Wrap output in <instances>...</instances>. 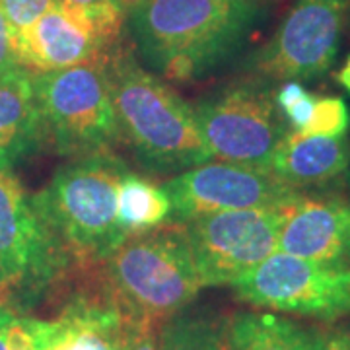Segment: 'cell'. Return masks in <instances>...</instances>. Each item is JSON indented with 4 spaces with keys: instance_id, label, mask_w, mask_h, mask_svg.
I'll return each instance as SVG.
<instances>
[{
    "instance_id": "obj_1",
    "label": "cell",
    "mask_w": 350,
    "mask_h": 350,
    "mask_svg": "<svg viewBox=\"0 0 350 350\" xmlns=\"http://www.w3.org/2000/svg\"><path fill=\"white\" fill-rule=\"evenodd\" d=\"M262 18L259 0H137L126 10L142 63L172 82L199 80L220 68Z\"/></svg>"
},
{
    "instance_id": "obj_2",
    "label": "cell",
    "mask_w": 350,
    "mask_h": 350,
    "mask_svg": "<svg viewBox=\"0 0 350 350\" xmlns=\"http://www.w3.org/2000/svg\"><path fill=\"white\" fill-rule=\"evenodd\" d=\"M119 142L156 174L185 172L213 160L195 109L146 70L126 45L119 43L105 57Z\"/></svg>"
},
{
    "instance_id": "obj_3",
    "label": "cell",
    "mask_w": 350,
    "mask_h": 350,
    "mask_svg": "<svg viewBox=\"0 0 350 350\" xmlns=\"http://www.w3.org/2000/svg\"><path fill=\"white\" fill-rule=\"evenodd\" d=\"M126 165L111 152L78 158L57 170L33 195V206L70 269H98L129 236L117 214Z\"/></svg>"
},
{
    "instance_id": "obj_4",
    "label": "cell",
    "mask_w": 350,
    "mask_h": 350,
    "mask_svg": "<svg viewBox=\"0 0 350 350\" xmlns=\"http://www.w3.org/2000/svg\"><path fill=\"white\" fill-rule=\"evenodd\" d=\"M101 290L126 319L162 325L204 288L183 224L129 236L101 265Z\"/></svg>"
},
{
    "instance_id": "obj_5",
    "label": "cell",
    "mask_w": 350,
    "mask_h": 350,
    "mask_svg": "<svg viewBox=\"0 0 350 350\" xmlns=\"http://www.w3.org/2000/svg\"><path fill=\"white\" fill-rule=\"evenodd\" d=\"M45 144L66 158L111 152L119 142L105 57L33 75Z\"/></svg>"
},
{
    "instance_id": "obj_6",
    "label": "cell",
    "mask_w": 350,
    "mask_h": 350,
    "mask_svg": "<svg viewBox=\"0 0 350 350\" xmlns=\"http://www.w3.org/2000/svg\"><path fill=\"white\" fill-rule=\"evenodd\" d=\"M193 109L213 160L271 172L276 146L290 125L267 80L234 82Z\"/></svg>"
},
{
    "instance_id": "obj_7",
    "label": "cell",
    "mask_w": 350,
    "mask_h": 350,
    "mask_svg": "<svg viewBox=\"0 0 350 350\" xmlns=\"http://www.w3.org/2000/svg\"><path fill=\"white\" fill-rule=\"evenodd\" d=\"M234 292L253 308L337 323L350 315V265L319 262L275 251L247 275Z\"/></svg>"
},
{
    "instance_id": "obj_8",
    "label": "cell",
    "mask_w": 350,
    "mask_h": 350,
    "mask_svg": "<svg viewBox=\"0 0 350 350\" xmlns=\"http://www.w3.org/2000/svg\"><path fill=\"white\" fill-rule=\"evenodd\" d=\"M292 200L276 206L208 214L181 222L204 288L232 286L278 251L280 230Z\"/></svg>"
},
{
    "instance_id": "obj_9",
    "label": "cell",
    "mask_w": 350,
    "mask_h": 350,
    "mask_svg": "<svg viewBox=\"0 0 350 350\" xmlns=\"http://www.w3.org/2000/svg\"><path fill=\"white\" fill-rule=\"evenodd\" d=\"M350 0H298L273 38L245 63L261 80H317L333 66Z\"/></svg>"
},
{
    "instance_id": "obj_10",
    "label": "cell",
    "mask_w": 350,
    "mask_h": 350,
    "mask_svg": "<svg viewBox=\"0 0 350 350\" xmlns=\"http://www.w3.org/2000/svg\"><path fill=\"white\" fill-rule=\"evenodd\" d=\"M68 269L64 253L14 170L0 167V290L10 298L36 294Z\"/></svg>"
},
{
    "instance_id": "obj_11",
    "label": "cell",
    "mask_w": 350,
    "mask_h": 350,
    "mask_svg": "<svg viewBox=\"0 0 350 350\" xmlns=\"http://www.w3.org/2000/svg\"><path fill=\"white\" fill-rule=\"evenodd\" d=\"M162 189L179 222L208 214L276 206L301 195L273 172L220 160L185 170L163 183Z\"/></svg>"
},
{
    "instance_id": "obj_12",
    "label": "cell",
    "mask_w": 350,
    "mask_h": 350,
    "mask_svg": "<svg viewBox=\"0 0 350 350\" xmlns=\"http://www.w3.org/2000/svg\"><path fill=\"white\" fill-rule=\"evenodd\" d=\"M126 18H105L55 4L33 24L12 31L22 68L41 75L107 57L123 38Z\"/></svg>"
},
{
    "instance_id": "obj_13",
    "label": "cell",
    "mask_w": 350,
    "mask_h": 350,
    "mask_svg": "<svg viewBox=\"0 0 350 350\" xmlns=\"http://www.w3.org/2000/svg\"><path fill=\"white\" fill-rule=\"evenodd\" d=\"M278 251L312 261L350 265L349 202L333 197H296L288 204Z\"/></svg>"
},
{
    "instance_id": "obj_14",
    "label": "cell",
    "mask_w": 350,
    "mask_h": 350,
    "mask_svg": "<svg viewBox=\"0 0 350 350\" xmlns=\"http://www.w3.org/2000/svg\"><path fill=\"white\" fill-rule=\"evenodd\" d=\"M45 144L33 72L22 66L0 75V167L14 163Z\"/></svg>"
},
{
    "instance_id": "obj_15",
    "label": "cell",
    "mask_w": 350,
    "mask_h": 350,
    "mask_svg": "<svg viewBox=\"0 0 350 350\" xmlns=\"http://www.w3.org/2000/svg\"><path fill=\"white\" fill-rule=\"evenodd\" d=\"M350 163L347 137H319L288 131L276 146L271 172L298 189L323 185L345 174Z\"/></svg>"
},
{
    "instance_id": "obj_16",
    "label": "cell",
    "mask_w": 350,
    "mask_h": 350,
    "mask_svg": "<svg viewBox=\"0 0 350 350\" xmlns=\"http://www.w3.org/2000/svg\"><path fill=\"white\" fill-rule=\"evenodd\" d=\"M232 350H313V331L273 312L230 315Z\"/></svg>"
},
{
    "instance_id": "obj_17",
    "label": "cell",
    "mask_w": 350,
    "mask_h": 350,
    "mask_svg": "<svg viewBox=\"0 0 350 350\" xmlns=\"http://www.w3.org/2000/svg\"><path fill=\"white\" fill-rule=\"evenodd\" d=\"M117 214L126 236H137L167 224L174 211L160 185L126 170L119 181Z\"/></svg>"
},
{
    "instance_id": "obj_18",
    "label": "cell",
    "mask_w": 350,
    "mask_h": 350,
    "mask_svg": "<svg viewBox=\"0 0 350 350\" xmlns=\"http://www.w3.org/2000/svg\"><path fill=\"white\" fill-rule=\"evenodd\" d=\"M158 350H232L230 315L183 310L160 325Z\"/></svg>"
},
{
    "instance_id": "obj_19",
    "label": "cell",
    "mask_w": 350,
    "mask_h": 350,
    "mask_svg": "<svg viewBox=\"0 0 350 350\" xmlns=\"http://www.w3.org/2000/svg\"><path fill=\"white\" fill-rule=\"evenodd\" d=\"M51 321L0 308V350H45Z\"/></svg>"
},
{
    "instance_id": "obj_20",
    "label": "cell",
    "mask_w": 350,
    "mask_h": 350,
    "mask_svg": "<svg viewBox=\"0 0 350 350\" xmlns=\"http://www.w3.org/2000/svg\"><path fill=\"white\" fill-rule=\"evenodd\" d=\"M350 125V115L347 103L329 96V98H315L310 123L306 125L304 135H319V137H347Z\"/></svg>"
},
{
    "instance_id": "obj_21",
    "label": "cell",
    "mask_w": 350,
    "mask_h": 350,
    "mask_svg": "<svg viewBox=\"0 0 350 350\" xmlns=\"http://www.w3.org/2000/svg\"><path fill=\"white\" fill-rule=\"evenodd\" d=\"M275 100L282 115L286 117L290 129L304 131L310 123L315 98L301 86V82H296V80L284 82L282 88L275 94Z\"/></svg>"
},
{
    "instance_id": "obj_22",
    "label": "cell",
    "mask_w": 350,
    "mask_h": 350,
    "mask_svg": "<svg viewBox=\"0 0 350 350\" xmlns=\"http://www.w3.org/2000/svg\"><path fill=\"white\" fill-rule=\"evenodd\" d=\"M55 6V0H0V8L6 16L12 31L33 24Z\"/></svg>"
},
{
    "instance_id": "obj_23",
    "label": "cell",
    "mask_w": 350,
    "mask_h": 350,
    "mask_svg": "<svg viewBox=\"0 0 350 350\" xmlns=\"http://www.w3.org/2000/svg\"><path fill=\"white\" fill-rule=\"evenodd\" d=\"M158 323L126 319L125 350H158Z\"/></svg>"
},
{
    "instance_id": "obj_24",
    "label": "cell",
    "mask_w": 350,
    "mask_h": 350,
    "mask_svg": "<svg viewBox=\"0 0 350 350\" xmlns=\"http://www.w3.org/2000/svg\"><path fill=\"white\" fill-rule=\"evenodd\" d=\"M55 4L105 18H126L129 10L125 0H55Z\"/></svg>"
},
{
    "instance_id": "obj_25",
    "label": "cell",
    "mask_w": 350,
    "mask_h": 350,
    "mask_svg": "<svg viewBox=\"0 0 350 350\" xmlns=\"http://www.w3.org/2000/svg\"><path fill=\"white\" fill-rule=\"evenodd\" d=\"M313 350H350V321L313 331Z\"/></svg>"
},
{
    "instance_id": "obj_26",
    "label": "cell",
    "mask_w": 350,
    "mask_h": 350,
    "mask_svg": "<svg viewBox=\"0 0 350 350\" xmlns=\"http://www.w3.org/2000/svg\"><path fill=\"white\" fill-rule=\"evenodd\" d=\"M18 66H20V63H18V57L14 51L12 27H10L6 16L0 8V75H6Z\"/></svg>"
},
{
    "instance_id": "obj_27",
    "label": "cell",
    "mask_w": 350,
    "mask_h": 350,
    "mask_svg": "<svg viewBox=\"0 0 350 350\" xmlns=\"http://www.w3.org/2000/svg\"><path fill=\"white\" fill-rule=\"evenodd\" d=\"M337 80L340 86L347 88L350 92V57L347 59V63L342 64V68L337 72Z\"/></svg>"
},
{
    "instance_id": "obj_28",
    "label": "cell",
    "mask_w": 350,
    "mask_h": 350,
    "mask_svg": "<svg viewBox=\"0 0 350 350\" xmlns=\"http://www.w3.org/2000/svg\"><path fill=\"white\" fill-rule=\"evenodd\" d=\"M10 294L8 292H4V290H0V308H8V304H10Z\"/></svg>"
},
{
    "instance_id": "obj_29",
    "label": "cell",
    "mask_w": 350,
    "mask_h": 350,
    "mask_svg": "<svg viewBox=\"0 0 350 350\" xmlns=\"http://www.w3.org/2000/svg\"><path fill=\"white\" fill-rule=\"evenodd\" d=\"M126 4H129V6H131V4H133V2H137V0H125Z\"/></svg>"
},
{
    "instance_id": "obj_30",
    "label": "cell",
    "mask_w": 350,
    "mask_h": 350,
    "mask_svg": "<svg viewBox=\"0 0 350 350\" xmlns=\"http://www.w3.org/2000/svg\"><path fill=\"white\" fill-rule=\"evenodd\" d=\"M259 2H262V4H265V2H269V0H259Z\"/></svg>"
}]
</instances>
